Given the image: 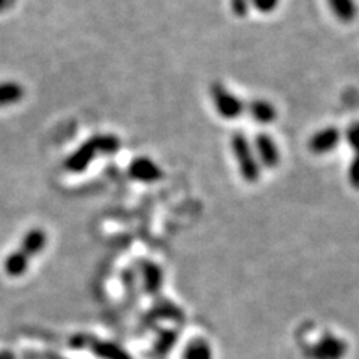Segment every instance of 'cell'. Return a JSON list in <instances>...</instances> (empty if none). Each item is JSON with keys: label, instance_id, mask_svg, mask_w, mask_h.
Segmentation results:
<instances>
[{"label": "cell", "instance_id": "6da1fadb", "mask_svg": "<svg viewBox=\"0 0 359 359\" xmlns=\"http://www.w3.org/2000/svg\"><path fill=\"white\" fill-rule=\"evenodd\" d=\"M231 151L233 161L237 163V170L245 183L255 184L259 182L262 168L257 162L253 150V144L243 132H235L231 138Z\"/></svg>", "mask_w": 359, "mask_h": 359}, {"label": "cell", "instance_id": "7a4b0ae2", "mask_svg": "<svg viewBox=\"0 0 359 359\" xmlns=\"http://www.w3.org/2000/svg\"><path fill=\"white\" fill-rule=\"evenodd\" d=\"M212 108L224 120H237L245 112L244 100L222 83H212L210 87Z\"/></svg>", "mask_w": 359, "mask_h": 359}, {"label": "cell", "instance_id": "3957f363", "mask_svg": "<svg viewBox=\"0 0 359 359\" xmlns=\"http://www.w3.org/2000/svg\"><path fill=\"white\" fill-rule=\"evenodd\" d=\"M253 150L261 168L264 170H274L282 162V151L278 144L268 133H257L252 141Z\"/></svg>", "mask_w": 359, "mask_h": 359}, {"label": "cell", "instance_id": "277c9868", "mask_svg": "<svg viewBox=\"0 0 359 359\" xmlns=\"http://www.w3.org/2000/svg\"><path fill=\"white\" fill-rule=\"evenodd\" d=\"M341 140L343 133L339 128L327 126L311 135L307 141V149L314 156H325L339 149Z\"/></svg>", "mask_w": 359, "mask_h": 359}, {"label": "cell", "instance_id": "5b68a950", "mask_svg": "<svg viewBox=\"0 0 359 359\" xmlns=\"http://www.w3.org/2000/svg\"><path fill=\"white\" fill-rule=\"evenodd\" d=\"M117 147V141L112 137H97L92 141H88L84 147L78 150L74 157H71L69 162H67V168L71 171H83L86 170L87 163L92 161L95 156V149H102V150H112Z\"/></svg>", "mask_w": 359, "mask_h": 359}, {"label": "cell", "instance_id": "8992f818", "mask_svg": "<svg viewBox=\"0 0 359 359\" xmlns=\"http://www.w3.org/2000/svg\"><path fill=\"white\" fill-rule=\"evenodd\" d=\"M346 352V343L335 335H325L310 351L313 359H343Z\"/></svg>", "mask_w": 359, "mask_h": 359}, {"label": "cell", "instance_id": "52a82bcc", "mask_svg": "<svg viewBox=\"0 0 359 359\" xmlns=\"http://www.w3.org/2000/svg\"><path fill=\"white\" fill-rule=\"evenodd\" d=\"M245 112L249 117L261 126H268L277 120V108L264 97H255L245 104Z\"/></svg>", "mask_w": 359, "mask_h": 359}, {"label": "cell", "instance_id": "ba28073f", "mask_svg": "<svg viewBox=\"0 0 359 359\" xmlns=\"http://www.w3.org/2000/svg\"><path fill=\"white\" fill-rule=\"evenodd\" d=\"M130 174L135 180L142 183H154L162 178V170L149 157H138L130 163Z\"/></svg>", "mask_w": 359, "mask_h": 359}, {"label": "cell", "instance_id": "9c48e42d", "mask_svg": "<svg viewBox=\"0 0 359 359\" xmlns=\"http://www.w3.org/2000/svg\"><path fill=\"white\" fill-rule=\"evenodd\" d=\"M45 245H47V235H45V232L42 229H32L22 237L18 249L27 257H33L38 256L45 249Z\"/></svg>", "mask_w": 359, "mask_h": 359}, {"label": "cell", "instance_id": "30bf717a", "mask_svg": "<svg viewBox=\"0 0 359 359\" xmlns=\"http://www.w3.org/2000/svg\"><path fill=\"white\" fill-rule=\"evenodd\" d=\"M331 14L341 22H352L358 17L355 0H327Z\"/></svg>", "mask_w": 359, "mask_h": 359}, {"label": "cell", "instance_id": "8fae6325", "mask_svg": "<svg viewBox=\"0 0 359 359\" xmlns=\"http://www.w3.org/2000/svg\"><path fill=\"white\" fill-rule=\"evenodd\" d=\"M30 257H27L20 249L14 250L5 259L4 269L9 277H21L27 273Z\"/></svg>", "mask_w": 359, "mask_h": 359}, {"label": "cell", "instance_id": "7c38bea8", "mask_svg": "<svg viewBox=\"0 0 359 359\" xmlns=\"http://www.w3.org/2000/svg\"><path fill=\"white\" fill-rule=\"evenodd\" d=\"M25 95V88L15 81H0V108L18 104Z\"/></svg>", "mask_w": 359, "mask_h": 359}, {"label": "cell", "instance_id": "4fadbf2b", "mask_svg": "<svg viewBox=\"0 0 359 359\" xmlns=\"http://www.w3.org/2000/svg\"><path fill=\"white\" fill-rule=\"evenodd\" d=\"M144 283H145V289L151 294H156L157 290L161 289L162 282H163V274L162 269L154 265V264H147L144 266Z\"/></svg>", "mask_w": 359, "mask_h": 359}, {"label": "cell", "instance_id": "5bb4252c", "mask_svg": "<svg viewBox=\"0 0 359 359\" xmlns=\"http://www.w3.org/2000/svg\"><path fill=\"white\" fill-rule=\"evenodd\" d=\"M184 359H212L210 344L204 340H195L189 343L184 351Z\"/></svg>", "mask_w": 359, "mask_h": 359}, {"label": "cell", "instance_id": "9a60e30c", "mask_svg": "<svg viewBox=\"0 0 359 359\" xmlns=\"http://www.w3.org/2000/svg\"><path fill=\"white\" fill-rule=\"evenodd\" d=\"M343 138L347 142V145L351 147V150L355 154H359V121H353L346 128Z\"/></svg>", "mask_w": 359, "mask_h": 359}, {"label": "cell", "instance_id": "2e32d148", "mask_svg": "<svg viewBox=\"0 0 359 359\" xmlns=\"http://www.w3.org/2000/svg\"><path fill=\"white\" fill-rule=\"evenodd\" d=\"M278 5L280 0H250V8H253L257 13L264 15L273 14L278 8Z\"/></svg>", "mask_w": 359, "mask_h": 359}, {"label": "cell", "instance_id": "e0dca14e", "mask_svg": "<svg viewBox=\"0 0 359 359\" xmlns=\"http://www.w3.org/2000/svg\"><path fill=\"white\" fill-rule=\"evenodd\" d=\"M347 180H349L351 186L359 189V154L353 156L349 168H347Z\"/></svg>", "mask_w": 359, "mask_h": 359}, {"label": "cell", "instance_id": "ac0fdd59", "mask_svg": "<svg viewBox=\"0 0 359 359\" xmlns=\"http://www.w3.org/2000/svg\"><path fill=\"white\" fill-rule=\"evenodd\" d=\"M231 9L233 15L243 18L249 14L250 0H231Z\"/></svg>", "mask_w": 359, "mask_h": 359}, {"label": "cell", "instance_id": "d6986e66", "mask_svg": "<svg viewBox=\"0 0 359 359\" xmlns=\"http://www.w3.org/2000/svg\"><path fill=\"white\" fill-rule=\"evenodd\" d=\"M99 353L108 359H128V356L125 353H123L121 351H117L116 347L111 344H104L102 349L99 351Z\"/></svg>", "mask_w": 359, "mask_h": 359}, {"label": "cell", "instance_id": "ffe728a7", "mask_svg": "<svg viewBox=\"0 0 359 359\" xmlns=\"http://www.w3.org/2000/svg\"><path fill=\"white\" fill-rule=\"evenodd\" d=\"M15 2L17 0H0V14H4V13H6V11H9L15 5Z\"/></svg>", "mask_w": 359, "mask_h": 359}, {"label": "cell", "instance_id": "44dd1931", "mask_svg": "<svg viewBox=\"0 0 359 359\" xmlns=\"http://www.w3.org/2000/svg\"><path fill=\"white\" fill-rule=\"evenodd\" d=\"M0 359H15V356L8 351H0Z\"/></svg>", "mask_w": 359, "mask_h": 359}]
</instances>
